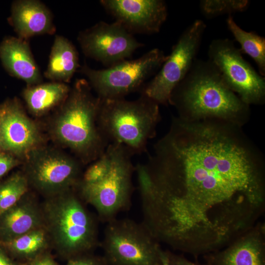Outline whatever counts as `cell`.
<instances>
[{
    "label": "cell",
    "mask_w": 265,
    "mask_h": 265,
    "mask_svg": "<svg viewBox=\"0 0 265 265\" xmlns=\"http://www.w3.org/2000/svg\"><path fill=\"white\" fill-rule=\"evenodd\" d=\"M206 27L202 20H196L184 31L159 71L143 87L141 93L159 105L169 104L171 92L196 59Z\"/></svg>",
    "instance_id": "8fae6325"
},
{
    "label": "cell",
    "mask_w": 265,
    "mask_h": 265,
    "mask_svg": "<svg viewBox=\"0 0 265 265\" xmlns=\"http://www.w3.org/2000/svg\"><path fill=\"white\" fill-rule=\"evenodd\" d=\"M167 55L153 49L139 58L125 60L105 69L96 70L83 64L80 72L101 99H120L143 88L145 81L159 69Z\"/></svg>",
    "instance_id": "52a82bcc"
},
{
    "label": "cell",
    "mask_w": 265,
    "mask_h": 265,
    "mask_svg": "<svg viewBox=\"0 0 265 265\" xmlns=\"http://www.w3.org/2000/svg\"><path fill=\"white\" fill-rule=\"evenodd\" d=\"M227 27L235 39L241 45L242 53L249 55L256 62L259 74L265 76V38L253 31L242 29L235 22L233 16L229 15L226 20Z\"/></svg>",
    "instance_id": "44dd1931"
},
{
    "label": "cell",
    "mask_w": 265,
    "mask_h": 265,
    "mask_svg": "<svg viewBox=\"0 0 265 265\" xmlns=\"http://www.w3.org/2000/svg\"><path fill=\"white\" fill-rule=\"evenodd\" d=\"M208 55L226 84L244 103L250 106L265 103V77L243 58L233 41L228 38L213 40Z\"/></svg>",
    "instance_id": "30bf717a"
},
{
    "label": "cell",
    "mask_w": 265,
    "mask_h": 265,
    "mask_svg": "<svg viewBox=\"0 0 265 265\" xmlns=\"http://www.w3.org/2000/svg\"><path fill=\"white\" fill-rule=\"evenodd\" d=\"M29 184L24 173L13 174L0 183V215L27 193Z\"/></svg>",
    "instance_id": "603a6c76"
},
{
    "label": "cell",
    "mask_w": 265,
    "mask_h": 265,
    "mask_svg": "<svg viewBox=\"0 0 265 265\" xmlns=\"http://www.w3.org/2000/svg\"><path fill=\"white\" fill-rule=\"evenodd\" d=\"M169 104L176 108L179 118L187 121L216 119L242 127L250 114L249 106L228 87L208 59L194 60L171 92Z\"/></svg>",
    "instance_id": "7a4b0ae2"
},
{
    "label": "cell",
    "mask_w": 265,
    "mask_h": 265,
    "mask_svg": "<svg viewBox=\"0 0 265 265\" xmlns=\"http://www.w3.org/2000/svg\"><path fill=\"white\" fill-rule=\"evenodd\" d=\"M249 2L247 0H202L200 7L203 14L208 18L225 14L243 12L246 10Z\"/></svg>",
    "instance_id": "cb8c5ba5"
},
{
    "label": "cell",
    "mask_w": 265,
    "mask_h": 265,
    "mask_svg": "<svg viewBox=\"0 0 265 265\" xmlns=\"http://www.w3.org/2000/svg\"><path fill=\"white\" fill-rule=\"evenodd\" d=\"M42 136L37 125L26 114L17 99L0 107V147L13 155L26 158L41 146Z\"/></svg>",
    "instance_id": "4fadbf2b"
},
{
    "label": "cell",
    "mask_w": 265,
    "mask_h": 265,
    "mask_svg": "<svg viewBox=\"0 0 265 265\" xmlns=\"http://www.w3.org/2000/svg\"></svg>",
    "instance_id": "4dcf8cb0"
},
{
    "label": "cell",
    "mask_w": 265,
    "mask_h": 265,
    "mask_svg": "<svg viewBox=\"0 0 265 265\" xmlns=\"http://www.w3.org/2000/svg\"><path fill=\"white\" fill-rule=\"evenodd\" d=\"M106 150L110 165L105 175L97 183H78L75 187L81 199L95 209L101 219L108 222L130 204L135 167L131 160L132 154L123 145L109 143Z\"/></svg>",
    "instance_id": "8992f818"
},
{
    "label": "cell",
    "mask_w": 265,
    "mask_h": 265,
    "mask_svg": "<svg viewBox=\"0 0 265 265\" xmlns=\"http://www.w3.org/2000/svg\"><path fill=\"white\" fill-rule=\"evenodd\" d=\"M80 67L79 53L74 45L66 37L55 35L45 77L51 81L67 83Z\"/></svg>",
    "instance_id": "d6986e66"
},
{
    "label": "cell",
    "mask_w": 265,
    "mask_h": 265,
    "mask_svg": "<svg viewBox=\"0 0 265 265\" xmlns=\"http://www.w3.org/2000/svg\"><path fill=\"white\" fill-rule=\"evenodd\" d=\"M100 2L132 34L157 33L167 16L166 4L162 0H102Z\"/></svg>",
    "instance_id": "5bb4252c"
},
{
    "label": "cell",
    "mask_w": 265,
    "mask_h": 265,
    "mask_svg": "<svg viewBox=\"0 0 265 265\" xmlns=\"http://www.w3.org/2000/svg\"><path fill=\"white\" fill-rule=\"evenodd\" d=\"M101 99L98 122L109 144H121L132 155L144 152L156 134L159 105L143 93L132 101Z\"/></svg>",
    "instance_id": "277c9868"
},
{
    "label": "cell",
    "mask_w": 265,
    "mask_h": 265,
    "mask_svg": "<svg viewBox=\"0 0 265 265\" xmlns=\"http://www.w3.org/2000/svg\"><path fill=\"white\" fill-rule=\"evenodd\" d=\"M43 226L41 207L26 193L0 215V241L13 239Z\"/></svg>",
    "instance_id": "ac0fdd59"
},
{
    "label": "cell",
    "mask_w": 265,
    "mask_h": 265,
    "mask_svg": "<svg viewBox=\"0 0 265 265\" xmlns=\"http://www.w3.org/2000/svg\"><path fill=\"white\" fill-rule=\"evenodd\" d=\"M159 255L161 265H170L167 253L160 250Z\"/></svg>",
    "instance_id": "f546056e"
},
{
    "label": "cell",
    "mask_w": 265,
    "mask_h": 265,
    "mask_svg": "<svg viewBox=\"0 0 265 265\" xmlns=\"http://www.w3.org/2000/svg\"><path fill=\"white\" fill-rule=\"evenodd\" d=\"M264 232L259 226L238 237L213 257L215 265H265Z\"/></svg>",
    "instance_id": "e0dca14e"
},
{
    "label": "cell",
    "mask_w": 265,
    "mask_h": 265,
    "mask_svg": "<svg viewBox=\"0 0 265 265\" xmlns=\"http://www.w3.org/2000/svg\"><path fill=\"white\" fill-rule=\"evenodd\" d=\"M0 265H14L3 251L0 248Z\"/></svg>",
    "instance_id": "f1b7e54d"
},
{
    "label": "cell",
    "mask_w": 265,
    "mask_h": 265,
    "mask_svg": "<svg viewBox=\"0 0 265 265\" xmlns=\"http://www.w3.org/2000/svg\"><path fill=\"white\" fill-rule=\"evenodd\" d=\"M102 243L114 265H161L158 241L142 223L129 218L109 221Z\"/></svg>",
    "instance_id": "ba28073f"
},
{
    "label": "cell",
    "mask_w": 265,
    "mask_h": 265,
    "mask_svg": "<svg viewBox=\"0 0 265 265\" xmlns=\"http://www.w3.org/2000/svg\"><path fill=\"white\" fill-rule=\"evenodd\" d=\"M101 102L86 80L78 79L51 124L53 138L84 163L97 159L109 144L98 122Z\"/></svg>",
    "instance_id": "3957f363"
},
{
    "label": "cell",
    "mask_w": 265,
    "mask_h": 265,
    "mask_svg": "<svg viewBox=\"0 0 265 265\" xmlns=\"http://www.w3.org/2000/svg\"><path fill=\"white\" fill-rule=\"evenodd\" d=\"M67 265H103L98 259L90 257H78L71 260Z\"/></svg>",
    "instance_id": "484cf974"
},
{
    "label": "cell",
    "mask_w": 265,
    "mask_h": 265,
    "mask_svg": "<svg viewBox=\"0 0 265 265\" xmlns=\"http://www.w3.org/2000/svg\"><path fill=\"white\" fill-rule=\"evenodd\" d=\"M264 163L241 127L173 117L141 165L145 218L173 247L218 249L251 229L263 212Z\"/></svg>",
    "instance_id": "6da1fadb"
},
{
    "label": "cell",
    "mask_w": 265,
    "mask_h": 265,
    "mask_svg": "<svg viewBox=\"0 0 265 265\" xmlns=\"http://www.w3.org/2000/svg\"><path fill=\"white\" fill-rule=\"evenodd\" d=\"M41 208L51 242L62 252L75 255L98 244L96 220L73 188L47 198Z\"/></svg>",
    "instance_id": "5b68a950"
},
{
    "label": "cell",
    "mask_w": 265,
    "mask_h": 265,
    "mask_svg": "<svg viewBox=\"0 0 265 265\" xmlns=\"http://www.w3.org/2000/svg\"><path fill=\"white\" fill-rule=\"evenodd\" d=\"M0 59L6 71L27 86L41 83L42 77L27 40L6 37L0 44Z\"/></svg>",
    "instance_id": "2e32d148"
},
{
    "label": "cell",
    "mask_w": 265,
    "mask_h": 265,
    "mask_svg": "<svg viewBox=\"0 0 265 265\" xmlns=\"http://www.w3.org/2000/svg\"><path fill=\"white\" fill-rule=\"evenodd\" d=\"M78 41L87 57L108 67L128 59L144 45L117 22L100 21L80 31Z\"/></svg>",
    "instance_id": "7c38bea8"
},
{
    "label": "cell",
    "mask_w": 265,
    "mask_h": 265,
    "mask_svg": "<svg viewBox=\"0 0 265 265\" xmlns=\"http://www.w3.org/2000/svg\"><path fill=\"white\" fill-rule=\"evenodd\" d=\"M19 163V160L13 156L0 152V180L6 173Z\"/></svg>",
    "instance_id": "d4e9b609"
},
{
    "label": "cell",
    "mask_w": 265,
    "mask_h": 265,
    "mask_svg": "<svg viewBox=\"0 0 265 265\" xmlns=\"http://www.w3.org/2000/svg\"><path fill=\"white\" fill-rule=\"evenodd\" d=\"M71 88L67 83L51 81L27 86L22 96L29 112L41 116L60 106L66 100Z\"/></svg>",
    "instance_id": "ffe728a7"
},
{
    "label": "cell",
    "mask_w": 265,
    "mask_h": 265,
    "mask_svg": "<svg viewBox=\"0 0 265 265\" xmlns=\"http://www.w3.org/2000/svg\"><path fill=\"white\" fill-rule=\"evenodd\" d=\"M10 22L18 37L27 40L55 31L52 13L38 0H17L11 7Z\"/></svg>",
    "instance_id": "9a60e30c"
},
{
    "label": "cell",
    "mask_w": 265,
    "mask_h": 265,
    "mask_svg": "<svg viewBox=\"0 0 265 265\" xmlns=\"http://www.w3.org/2000/svg\"><path fill=\"white\" fill-rule=\"evenodd\" d=\"M51 240L44 226L39 227L13 239L0 241V245L23 256L34 255L47 247Z\"/></svg>",
    "instance_id": "7402d4cb"
},
{
    "label": "cell",
    "mask_w": 265,
    "mask_h": 265,
    "mask_svg": "<svg viewBox=\"0 0 265 265\" xmlns=\"http://www.w3.org/2000/svg\"><path fill=\"white\" fill-rule=\"evenodd\" d=\"M29 265H55L53 261L48 256L40 257L33 262Z\"/></svg>",
    "instance_id": "83f0119b"
},
{
    "label": "cell",
    "mask_w": 265,
    "mask_h": 265,
    "mask_svg": "<svg viewBox=\"0 0 265 265\" xmlns=\"http://www.w3.org/2000/svg\"><path fill=\"white\" fill-rule=\"evenodd\" d=\"M167 255L170 265H199L179 256Z\"/></svg>",
    "instance_id": "4316f807"
},
{
    "label": "cell",
    "mask_w": 265,
    "mask_h": 265,
    "mask_svg": "<svg viewBox=\"0 0 265 265\" xmlns=\"http://www.w3.org/2000/svg\"><path fill=\"white\" fill-rule=\"evenodd\" d=\"M25 158L24 174L29 185L47 198L73 188L80 179L79 161L56 149L41 145Z\"/></svg>",
    "instance_id": "9c48e42d"
}]
</instances>
